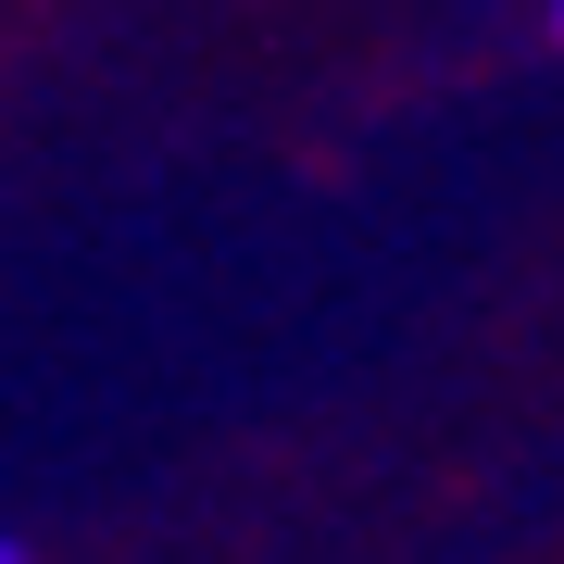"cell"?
Returning a JSON list of instances; mask_svg holds the SVG:
<instances>
[{
	"mask_svg": "<svg viewBox=\"0 0 564 564\" xmlns=\"http://www.w3.org/2000/svg\"><path fill=\"white\" fill-rule=\"evenodd\" d=\"M0 564H25V552H13V540H0Z\"/></svg>",
	"mask_w": 564,
	"mask_h": 564,
	"instance_id": "2",
	"label": "cell"
},
{
	"mask_svg": "<svg viewBox=\"0 0 564 564\" xmlns=\"http://www.w3.org/2000/svg\"><path fill=\"white\" fill-rule=\"evenodd\" d=\"M552 39H564V0H552Z\"/></svg>",
	"mask_w": 564,
	"mask_h": 564,
	"instance_id": "1",
	"label": "cell"
}]
</instances>
